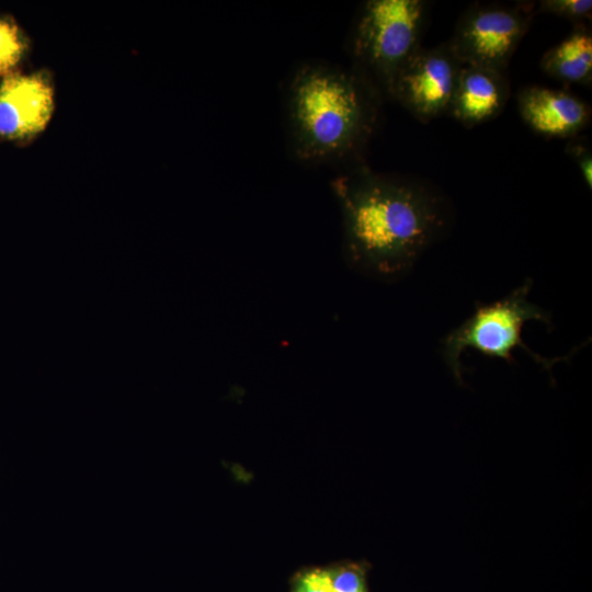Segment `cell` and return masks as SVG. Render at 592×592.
Listing matches in <instances>:
<instances>
[{
    "instance_id": "cell-8",
    "label": "cell",
    "mask_w": 592,
    "mask_h": 592,
    "mask_svg": "<svg viewBox=\"0 0 592 592\" xmlns=\"http://www.w3.org/2000/svg\"><path fill=\"white\" fill-rule=\"evenodd\" d=\"M517 105L524 122L548 137H574L590 119L588 105L562 90L524 88L519 93Z\"/></svg>"
},
{
    "instance_id": "cell-5",
    "label": "cell",
    "mask_w": 592,
    "mask_h": 592,
    "mask_svg": "<svg viewBox=\"0 0 592 592\" xmlns=\"http://www.w3.org/2000/svg\"><path fill=\"white\" fill-rule=\"evenodd\" d=\"M530 21L526 8L478 7L464 14L447 45L462 65L504 71Z\"/></svg>"
},
{
    "instance_id": "cell-11",
    "label": "cell",
    "mask_w": 592,
    "mask_h": 592,
    "mask_svg": "<svg viewBox=\"0 0 592 592\" xmlns=\"http://www.w3.org/2000/svg\"><path fill=\"white\" fill-rule=\"evenodd\" d=\"M26 48L24 37L18 25L0 16V75L9 76L18 66Z\"/></svg>"
},
{
    "instance_id": "cell-10",
    "label": "cell",
    "mask_w": 592,
    "mask_h": 592,
    "mask_svg": "<svg viewBox=\"0 0 592 592\" xmlns=\"http://www.w3.org/2000/svg\"><path fill=\"white\" fill-rule=\"evenodd\" d=\"M542 69L553 78L590 84L592 78V36L579 25L542 58Z\"/></svg>"
},
{
    "instance_id": "cell-1",
    "label": "cell",
    "mask_w": 592,
    "mask_h": 592,
    "mask_svg": "<svg viewBox=\"0 0 592 592\" xmlns=\"http://www.w3.org/2000/svg\"><path fill=\"white\" fill-rule=\"evenodd\" d=\"M332 186L348 260L375 275H401L444 227L439 197L421 183L358 169Z\"/></svg>"
},
{
    "instance_id": "cell-3",
    "label": "cell",
    "mask_w": 592,
    "mask_h": 592,
    "mask_svg": "<svg viewBox=\"0 0 592 592\" xmlns=\"http://www.w3.org/2000/svg\"><path fill=\"white\" fill-rule=\"evenodd\" d=\"M426 4L422 0L365 2L353 33V54L378 93L392 96L395 82L421 48Z\"/></svg>"
},
{
    "instance_id": "cell-6",
    "label": "cell",
    "mask_w": 592,
    "mask_h": 592,
    "mask_svg": "<svg viewBox=\"0 0 592 592\" xmlns=\"http://www.w3.org/2000/svg\"><path fill=\"white\" fill-rule=\"evenodd\" d=\"M462 66L448 45L420 48L399 73L391 98L429 122L448 112Z\"/></svg>"
},
{
    "instance_id": "cell-9",
    "label": "cell",
    "mask_w": 592,
    "mask_h": 592,
    "mask_svg": "<svg viewBox=\"0 0 592 592\" xmlns=\"http://www.w3.org/2000/svg\"><path fill=\"white\" fill-rule=\"evenodd\" d=\"M509 96L504 71L463 65L448 112L466 126L494 118Z\"/></svg>"
},
{
    "instance_id": "cell-7",
    "label": "cell",
    "mask_w": 592,
    "mask_h": 592,
    "mask_svg": "<svg viewBox=\"0 0 592 592\" xmlns=\"http://www.w3.org/2000/svg\"><path fill=\"white\" fill-rule=\"evenodd\" d=\"M54 110V90L41 73H11L0 84V138L24 139L42 132Z\"/></svg>"
},
{
    "instance_id": "cell-2",
    "label": "cell",
    "mask_w": 592,
    "mask_h": 592,
    "mask_svg": "<svg viewBox=\"0 0 592 592\" xmlns=\"http://www.w3.org/2000/svg\"><path fill=\"white\" fill-rule=\"evenodd\" d=\"M377 92L363 76L306 65L294 75L288 95L291 130L303 160L343 157L371 134Z\"/></svg>"
},
{
    "instance_id": "cell-4",
    "label": "cell",
    "mask_w": 592,
    "mask_h": 592,
    "mask_svg": "<svg viewBox=\"0 0 592 592\" xmlns=\"http://www.w3.org/2000/svg\"><path fill=\"white\" fill-rule=\"evenodd\" d=\"M532 281L526 280L509 296L488 305H477L475 312L442 340L443 357L455 378L462 383L460 356L465 349H474L488 357L514 363L513 351L525 350L537 363L549 369L565 357L545 358L523 343V326L539 321L550 326L549 315L528 301Z\"/></svg>"
},
{
    "instance_id": "cell-14",
    "label": "cell",
    "mask_w": 592,
    "mask_h": 592,
    "mask_svg": "<svg viewBox=\"0 0 592 592\" xmlns=\"http://www.w3.org/2000/svg\"><path fill=\"white\" fill-rule=\"evenodd\" d=\"M292 592H332L330 568H312L299 572L294 579Z\"/></svg>"
},
{
    "instance_id": "cell-15",
    "label": "cell",
    "mask_w": 592,
    "mask_h": 592,
    "mask_svg": "<svg viewBox=\"0 0 592 592\" xmlns=\"http://www.w3.org/2000/svg\"><path fill=\"white\" fill-rule=\"evenodd\" d=\"M568 152L577 162L587 186L592 187V156L587 141L574 138L568 144Z\"/></svg>"
},
{
    "instance_id": "cell-13",
    "label": "cell",
    "mask_w": 592,
    "mask_h": 592,
    "mask_svg": "<svg viewBox=\"0 0 592 592\" xmlns=\"http://www.w3.org/2000/svg\"><path fill=\"white\" fill-rule=\"evenodd\" d=\"M538 11L570 20H582L591 16V0H545L540 1Z\"/></svg>"
},
{
    "instance_id": "cell-12",
    "label": "cell",
    "mask_w": 592,
    "mask_h": 592,
    "mask_svg": "<svg viewBox=\"0 0 592 592\" xmlns=\"http://www.w3.org/2000/svg\"><path fill=\"white\" fill-rule=\"evenodd\" d=\"M332 592H367L364 570L353 563L330 568Z\"/></svg>"
}]
</instances>
